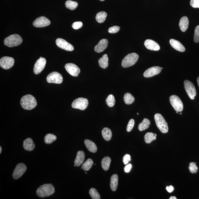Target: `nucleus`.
Returning a JSON list of instances; mask_svg holds the SVG:
<instances>
[{
  "label": "nucleus",
  "instance_id": "f257e3e1",
  "mask_svg": "<svg viewBox=\"0 0 199 199\" xmlns=\"http://www.w3.org/2000/svg\"><path fill=\"white\" fill-rule=\"evenodd\" d=\"M37 104L35 98L31 95L24 96L21 99V105L25 110H32L36 107Z\"/></svg>",
  "mask_w": 199,
  "mask_h": 199
},
{
  "label": "nucleus",
  "instance_id": "f03ea898",
  "mask_svg": "<svg viewBox=\"0 0 199 199\" xmlns=\"http://www.w3.org/2000/svg\"><path fill=\"white\" fill-rule=\"evenodd\" d=\"M55 188L51 184H44L40 186L37 190L38 196L44 198L49 197L55 193Z\"/></svg>",
  "mask_w": 199,
  "mask_h": 199
},
{
  "label": "nucleus",
  "instance_id": "7ed1b4c3",
  "mask_svg": "<svg viewBox=\"0 0 199 199\" xmlns=\"http://www.w3.org/2000/svg\"><path fill=\"white\" fill-rule=\"evenodd\" d=\"M154 118L157 126L160 131L164 134L168 132V124L161 114L157 113L155 115Z\"/></svg>",
  "mask_w": 199,
  "mask_h": 199
},
{
  "label": "nucleus",
  "instance_id": "20e7f679",
  "mask_svg": "<svg viewBox=\"0 0 199 199\" xmlns=\"http://www.w3.org/2000/svg\"><path fill=\"white\" fill-rule=\"evenodd\" d=\"M23 40L21 37L17 34L12 35L4 40V44L9 47L18 46L21 44Z\"/></svg>",
  "mask_w": 199,
  "mask_h": 199
},
{
  "label": "nucleus",
  "instance_id": "39448f33",
  "mask_svg": "<svg viewBox=\"0 0 199 199\" xmlns=\"http://www.w3.org/2000/svg\"><path fill=\"white\" fill-rule=\"evenodd\" d=\"M139 55L135 53L128 54L124 58L122 62V66L124 68L130 67L137 62Z\"/></svg>",
  "mask_w": 199,
  "mask_h": 199
},
{
  "label": "nucleus",
  "instance_id": "423d86ee",
  "mask_svg": "<svg viewBox=\"0 0 199 199\" xmlns=\"http://www.w3.org/2000/svg\"><path fill=\"white\" fill-rule=\"evenodd\" d=\"M88 99L80 97L75 100L72 104V107L74 109L84 110L88 107Z\"/></svg>",
  "mask_w": 199,
  "mask_h": 199
},
{
  "label": "nucleus",
  "instance_id": "0eeeda50",
  "mask_svg": "<svg viewBox=\"0 0 199 199\" xmlns=\"http://www.w3.org/2000/svg\"><path fill=\"white\" fill-rule=\"evenodd\" d=\"M170 102L172 107L176 111L181 112L183 110V102L176 95L171 96L170 97Z\"/></svg>",
  "mask_w": 199,
  "mask_h": 199
},
{
  "label": "nucleus",
  "instance_id": "6e6552de",
  "mask_svg": "<svg viewBox=\"0 0 199 199\" xmlns=\"http://www.w3.org/2000/svg\"><path fill=\"white\" fill-rule=\"evenodd\" d=\"M184 86L188 97L191 100L194 99L197 95V92L193 84L188 80H186L184 82Z\"/></svg>",
  "mask_w": 199,
  "mask_h": 199
},
{
  "label": "nucleus",
  "instance_id": "1a4fd4ad",
  "mask_svg": "<svg viewBox=\"0 0 199 199\" xmlns=\"http://www.w3.org/2000/svg\"><path fill=\"white\" fill-rule=\"evenodd\" d=\"M27 169V167L25 164L23 163L18 164L13 171L12 175L13 179L17 180L20 178L26 172Z\"/></svg>",
  "mask_w": 199,
  "mask_h": 199
},
{
  "label": "nucleus",
  "instance_id": "9d476101",
  "mask_svg": "<svg viewBox=\"0 0 199 199\" xmlns=\"http://www.w3.org/2000/svg\"><path fill=\"white\" fill-rule=\"evenodd\" d=\"M62 75L56 72H54L49 74L47 78V81L49 83L61 84L63 82Z\"/></svg>",
  "mask_w": 199,
  "mask_h": 199
},
{
  "label": "nucleus",
  "instance_id": "9b49d317",
  "mask_svg": "<svg viewBox=\"0 0 199 199\" xmlns=\"http://www.w3.org/2000/svg\"><path fill=\"white\" fill-rule=\"evenodd\" d=\"M14 63V59L12 57H4L0 59V66L5 69H10L13 66Z\"/></svg>",
  "mask_w": 199,
  "mask_h": 199
},
{
  "label": "nucleus",
  "instance_id": "f8f14e48",
  "mask_svg": "<svg viewBox=\"0 0 199 199\" xmlns=\"http://www.w3.org/2000/svg\"><path fill=\"white\" fill-rule=\"evenodd\" d=\"M46 59L44 58L40 57L35 64L34 68V74L38 75L41 73L46 65Z\"/></svg>",
  "mask_w": 199,
  "mask_h": 199
},
{
  "label": "nucleus",
  "instance_id": "ddd939ff",
  "mask_svg": "<svg viewBox=\"0 0 199 199\" xmlns=\"http://www.w3.org/2000/svg\"><path fill=\"white\" fill-rule=\"evenodd\" d=\"M56 43L59 47L67 51H72L74 50V47L72 45L62 38H57Z\"/></svg>",
  "mask_w": 199,
  "mask_h": 199
},
{
  "label": "nucleus",
  "instance_id": "4468645a",
  "mask_svg": "<svg viewBox=\"0 0 199 199\" xmlns=\"http://www.w3.org/2000/svg\"><path fill=\"white\" fill-rule=\"evenodd\" d=\"M50 24V21L47 17L44 16L38 17L33 23V26L37 28L47 27L49 26Z\"/></svg>",
  "mask_w": 199,
  "mask_h": 199
},
{
  "label": "nucleus",
  "instance_id": "2eb2a0df",
  "mask_svg": "<svg viewBox=\"0 0 199 199\" xmlns=\"http://www.w3.org/2000/svg\"><path fill=\"white\" fill-rule=\"evenodd\" d=\"M65 68L70 75L74 77L78 76L81 72L79 68L75 64L72 63L66 64Z\"/></svg>",
  "mask_w": 199,
  "mask_h": 199
},
{
  "label": "nucleus",
  "instance_id": "dca6fc26",
  "mask_svg": "<svg viewBox=\"0 0 199 199\" xmlns=\"http://www.w3.org/2000/svg\"><path fill=\"white\" fill-rule=\"evenodd\" d=\"M163 69L159 66H153L146 70L144 73V76L145 78L152 77L159 74Z\"/></svg>",
  "mask_w": 199,
  "mask_h": 199
},
{
  "label": "nucleus",
  "instance_id": "f3484780",
  "mask_svg": "<svg viewBox=\"0 0 199 199\" xmlns=\"http://www.w3.org/2000/svg\"><path fill=\"white\" fill-rule=\"evenodd\" d=\"M145 46L148 50L157 51L160 49L159 45L156 42L153 40H146L144 43Z\"/></svg>",
  "mask_w": 199,
  "mask_h": 199
},
{
  "label": "nucleus",
  "instance_id": "a211bd4d",
  "mask_svg": "<svg viewBox=\"0 0 199 199\" xmlns=\"http://www.w3.org/2000/svg\"><path fill=\"white\" fill-rule=\"evenodd\" d=\"M108 45V40L107 39L101 40L98 44L95 47V51L97 53H100L104 51L107 48Z\"/></svg>",
  "mask_w": 199,
  "mask_h": 199
},
{
  "label": "nucleus",
  "instance_id": "6ab92c4d",
  "mask_svg": "<svg viewBox=\"0 0 199 199\" xmlns=\"http://www.w3.org/2000/svg\"><path fill=\"white\" fill-rule=\"evenodd\" d=\"M85 159V153L82 151L78 152L76 157L75 160L74 166H80L83 163Z\"/></svg>",
  "mask_w": 199,
  "mask_h": 199
},
{
  "label": "nucleus",
  "instance_id": "aec40b11",
  "mask_svg": "<svg viewBox=\"0 0 199 199\" xmlns=\"http://www.w3.org/2000/svg\"><path fill=\"white\" fill-rule=\"evenodd\" d=\"M23 146L26 151H31L34 149L35 144L31 138H27L23 141Z\"/></svg>",
  "mask_w": 199,
  "mask_h": 199
},
{
  "label": "nucleus",
  "instance_id": "412c9836",
  "mask_svg": "<svg viewBox=\"0 0 199 199\" xmlns=\"http://www.w3.org/2000/svg\"><path fill=\"white\" fill-rule=\"evenodd\" d=\"M170 43L172 47L178 51L183 52L186 50V49L182 44L176 40L173 39H170Z\"/></svg>",
  "mask_w": 199,
  "mask_h": 199
},
{
  "label": "nucleus",
  "instance_id": "4be33fe9",
  "mask_svg": "<svg viewBox=\"0 0 199 199\" xmlns=\"http://www.w3.org/2000/svg\"><path fill=\"white\" fill-rule=\"evenodd\" d=\"M85 144L88 149L92 153H95L97 151V148L95 143L89 139H86Z\"/></svg>",
  "mask_w": 199,
  "mask_h": 199
},
{
  "label": "nucleus",
  "instance_id": "5701e85b",
  "mask_svg": "<svg viewBox=\"0 0 199 199\" xmlns=\"http://www.w3.org/2000/svg\"><path fill=\"white\" fill-rule=\"evenodd\" d=\"M179 25L181 31L183 32L186 31L189 25V20L188 17L186 16L182 17L180 21Z\"/></svg>",
  "mask_w": 199,
  "mask_h": 199
},
{
  "label": "nucleus",
  "instance_id": "b1692460",
  "mask_svg": "<svg viewBox=\"0 0 199 199\" xmlns=\"http://www.w3.org/2000/svg\"><path fill=\"white\" fill-rule=\"evenodd\" d=\"M118 181V176L117 174H113L111 177V189L113 191H115L117 188Z\"/></svg>",
  "mask_w": 199,
  "mask_h": 199
},
{
  "label": "nucleus",
  "instance_id": "393cba45",
  "mask_svg": "<svg viewBox=\"0 0 199 199\" xmlns=\"http://www.w3.org/2000/svg\"><path fill=\"white\" fill-rule=\"evenodd\" d=\"M99 63L100 66L103 69H106L109 66V58L106 54H105L102 57L99 59Z\"/></svg>",
  "mask_w": 199,
  "mask_h": 199
},
{
  "label": "nucleus",
  "instance_id": "a878e982",
  "mask_svg": "<svg viewBox=\"0 0 199 199\" xmlns=\"http://www.w3.org/2000/svg\"><path fill=\"white\" fill-rule=\"evenodd\" d=\"M150 124H151V122L150 120L147 118H145L143 121L139 124L138 128L139 131H142L149 128Z\"/></svg>",
  "mask_w": 199,
  "mask_h": 199
},
{
  "label": "nucleus",
  "instance_id": "bb28decb",
  "mask_svg": "<svg viewBox=\"0 0 199 199\" xmlns=\"http://www.w3.org/2000/svg\"><path fill=\"white\" fill-rule=\"evenodd\" d=\"M102 135L105 140L106 141H109L111 139L112 133L109 128H104L102 130Z\"/></svg>",
  "mask_w": 199,
  "mask_h": 199
},
{
  "label": "nucleus",
  "instance_id": "cd10ccee",
  "mask_svg": "<svg viewBox=\"0 0 199 199\" xmlns=\"http://www.w3.org/2000/svg\"><path fill=\"white\" fill-rule=\"evenodd\" d=\"M111 159L109 156L104 157L102 161V166L105 171H107L110 168Z\"/></svg>",
  "mask_w": 199,
  "mask_h": 199
},
{
  "label": "nucleus",
  "instance_id": "c85d7f7f",
  "mask_svg": "<svg viewBox=\"0 0 199 199\" xmlns=\"http://www.w3.org/2000/svg\"><path fill=\"white\" fill-rule=\"evenodd\" d=\"M156 139V137L153 132H148L144 136V140L146 144H150Z\"/></svg>",
  "mask_w": 199,
  "mask_h": 199
},
{
  "label": "nucleus",
  "instance_id": "c756f323",
  "mask_svg": "<svg viewBox=\"0 0 199 199\" xmlns=\"http://www.w3.org/2000/svg\"><path fill=\"white\" fill-rule=\"evenodd\" d=\"M107 16V13L105 12H100L97 13L96 16V19L99 23H103L106 20Z\"/></svg>",
  "mask_w": 199,
  "mask_h": 199
},
{
  "label": "nucleus",
  "instance_id": "7c9ffc66",
  "mask_svg": "<svg viewBox=\"0 0 199 199\" xmlns=\"http://www.w3.org/2000/svg\"><path fill=\"white\" fill-rule=\"evenodd\" d=\"M93 161L92 159H88L86 161L84 162L82 166V169L85 171H88L92 168L93 165Z\"/></svg>",
  "mask_w": 199,
  "mask_h": 199
},
{
  "label": "nucleus",
  "instance_id": "2f4dec72",
  "mask_svg": "<svg viewBox=\"0 0 199 199\" xmlns=\"http://www.w3.org/2000/svg\"><path fill=\"white\" fill-rule=\"evenodd\" d=\"M56 136L53 134H48L45 135L44 138V142L47 144H51L54 141L57 140Z\"/></svg>",
  "mask_w": 199,
  "mask_h": 199
},
{
  "label": "nucleus",
  "instance_id": "473e14b6",
  "mask_svg": "<svg viewBox=\"0 0 199 199\" xmlns=\"http://www.w3.org/2000/svg\"><path fill=\"white\" fill-rule=\"evenodd\" d=\"M124 100L126 104L130 105L134 103L135 101V98L131 94L127 93L124 96Z\"/></svg>",
  "mask_w": 199,
  "mask_h": 199
},
{
  "label": "nucleus",
  "instance_id": "72a5a7b5",
  "mask_svg": "<svg viewBox=\"0 0 199 199\" xmlns=\"http://www.w3.org/2000/svg\"><path fill=\"white\" fill-rule=\"evenodd\" d=\"M78 3L76 2L72 1H68L66 2L65 6L66 8L71 10H74L77 7Z\"/></svg>",
  "mask_w": 199,
  "mask_h": 199
},
{
  "label": "nucleus",
  "instance_id": "f704fd0d",
  "mask_svg": "<svg viewBox=\"0 0 199 199\" xmlns=\"http://www.w3.org/2000/svg\"><path fill=\"white\" fill-rule=\"evenodd\" d=\"M89 194L93 199H100L101 197L98 192L95 188H90Z\"/></svg>",
  "mask_w": 199,
  "mask_h": 199
},
{
  "label": "nucleus",
  "instance_id": "c9c22d12",
  "mask_svg": "<svg viewBox=\"0 0 199 199\" xmlns=\"http://www.w3.org/2000/svg\"><path fill=\"white\" fill-rule=\"evenodd\" d=\"M115 99L114 96L112 95L108 96L107 98L106 99V104L109 107H113L115 104Z\"/></svg>",
  "mask_w": 199,
  "mask_h": 199
},
{
  "label": "nucleus",
  "instance_id": "e433bc0d",
  "mask_svg": "<svg viewBox=\"0 0 199 199\" xmlns=\"http://www.w3.org/2000/svg\"><path fill=\"white\" fill-rule=\"evenodd\" d=\"M196 163L191 162L190 163L189 169L190 172L192 173H196L198 172V168L197 167Z\"/></svg>",
  "mask_w": 199,
  "mask_h": 199
},
{
  "label": "nucleus",
  "instance_id": "4c0bfd02",
  "mask_svg": "<svg viewBox=\"0 0 199 199\" xmlns=\"http://www.w3.org/2000/svg\"><path fill=\"white\" fill-rule=\"evenodd\" d=\"M134 125H135V121L134 119H132L129 121L128 125H127V132H130L134 128Z\"/></svg>",
  "mask_w": 199,
  "mask_h": 199
},
{
  "label": "nucleus",
  "instance_id": "58836bf2",
  "mask_svg": "<svg viewBox=\"0 0 199 199\" xmlns=\"http://www.w3.org/2000/svg\"><path fill=\"white\" fill-rule=\"evenodd\" d=\"M194 41L197 43L199 42V25L197 26L195 30L194 35Z\"/></svg>",
  "mask_w": 199,
  "mask_h": 199
},
{
  "label": "nucleus",
  "instance_id": "ea45409f",
  "mask_svg": "<svg viewBox=\"0 0 199 199\" xmlns=\"http://www.w3.org/2000/svg\"><path fill=\"white\" fill-rule=\"evenodd\" d=\"M120 30V27L118 26H113V27H110L108 30V31L111 34H114L118 32Z\"/></svg>",
  "mask_w": 199,
  "mask_h": 199
},
{
  "label": "nucleus",
  "instance_id": "a19ab883",
  "mask_svg": "<svg viewBox=\"0 0 199 199\" xmlns=\"http://www.w3.org/2000/svg\"><path fill=\"white\" fill-rule=\"evenodd\" d=\"M83 23L81 22H75L72 24V27L73 29L78 30L81 28L82 27Z\"/></svg>",
  "mask_w": 199,
  "mask_h": 199
},
{
  "label": "nucleus",
  "instance_id": "79ce46f5",
  "mask_svg": "<svg viewBox=\"0 0 199 199\" xmlns=\"http://www.w3.org/2000/svg\"><path fill=\"white\" fill-rule=\"evenodd\" d=\"M190 4L192 7L199 8V0H191Z\"/></svg>",
  "mask_w": 199,
  "mask_h": 199
},
{
  "label": "nucleus",
  "instance_id": "37998d69",
  "mask_svg": "<svg viewBox=\"0 0 199 199\" xmlns=\"http://www.w3.org/2000/svg\"><path fill=\"white\" fill-rule=\"evenodd\" d=\"M123 162L124 165H127L129 162L131 161V157L130 155L126 154L124 156Z\"/></svg>",
  "mask_w": 199,
  "mask_h": 199
},
{
  "label": "nucleus",
  "instance_id": "c03bdc74",
  "mask_svg": "<svg viewBox=\"0 0 199 199\" xmlns=\"http://www.w3.org/2000/svg\"><path fill=\"white\" fill-rule=\"evenodd\" d=\"M132 167V165L131 164H129L128 165H127L125 166L124 169V172L126 173H128L130 172V171Z\"/></svg>",
  "mask_w": 199,
  "mask_h": 199
},
{
  "label": "nucleus",
  "instance_id": "a18cd8bd",
  "mask_svg": "<svg viewBox=\"0 0 199 199\" xmlns=\"http://www.w3.org/2000/svg\"><path fill=\"white\" fill-rule=\"evenodd\" d=\"M166 189L167 191H168L169 193H171L174 190V187L172 186H167L166 187Z\"/></svg>",
  "mask_w": 199,
  "mask_h": 199
},
{
  "label": "nucleus",
  "instance_id": "49530a36",
  "mask_svg": "<svg viewBox=\"0 0 199 199\" xmlns=\"http://www.w3.org/2000/svg\"><path fill=\"white\" fill-rule=\"evenodd\" d=\"M170 199H177V198L175 196H171L170 197V198H169Z\"/></svg>",
  "mask_w": 199,
  "mask_h": 199
},
{
  "label": "nucleus",
  "instance_id": "de8ad7c7",
  "mask_svg": "<svg viewBox=\"0 0 199 199\" xmlns=\"http://www.w3.org/2000/svg\"><path fill=\"white\" fill-rule=\"evenodd\" d=\"M197 83H198V86L199 87V77H198L197 78Z\"/></svg>",
  "mask_w": 199,
  "mask_h": 199
},
{
  "label": "nucleus",
  "instance_id": "09e8293b",
  "mask_svg": "<svg viewBox=\"0 0 199 199\" xmlns=\"http://www.w3.org/2000/svg\"><path fill=\"white\" fill-rule=\"evenodd\" d=\"M2 151V148L1 146H0V154H1Z\"/></svg>",
  "mask_w": 199,
  "mask_h": 199
},
{
  "label": "nucleus",
  "instance_id": "8fccbe9b",
  "mask_svg": "<svg viewBox=\"0 0 199 199\" xmlns=\"http://www.w3.org/2000/svg\"><path fill=\"white\" fill-rule=\"evenodd\" d=\"M176 113H177V114H179V112L176 111Z\"/></svg>",
  "mask_w": 199,
  "mask_h": 199
},
{
  "label": "nucleus",
  "instance_id": "3c124183",
  "mask_svg": "<svg viewBox=\"0 0 199 199\" xmlns=\"http://www.w3.org/2000/svg\"><path fill=\"white\" fill-rule=\"evenodd\" d=\"M100 1H104L105 0H100Z\"/></svg>",
  "mask_w": 199,
  "mask_h": 199
},
{
  "label": "nucleus",
  "instance_id": "603ef678",
  "mask_svg": "<svg viewBox=\"0 0 199 199\" xmlns=\"http://www.w3.org/2000/svg\"><path fill=\"white\" fill-rule=\"evenodd\" d=\"M180 115L182 114V113H181V112L180 113Z\"/></svg>",
  "mask_w": 199,
  "mask_h": 199
},
{
  "label": "nucleus",
  "instance_id": "864d4df0",
  "mask_svg": "<svg viewBox=\"0 0 199 199\" xmlns=\"http://www.w3.org/2000/svg\"><path fill=\"white\" fill-rule=\"evenodd\" d=\"M137 115H139V113H137Z\"/></svg>",
  "mask_w": 199,
  "mask_h": 199
}]
</instances>
